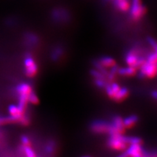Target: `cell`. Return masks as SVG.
Listing matches in <instances>:
<instances>
[{"label":"cell","mask_w":157,"mask_h":157,"mask_svg":"<svg viewBox=\"0 0 157 157\" xmlns=\"http://www.w3.org/2000/svg\"><path fill=\"white\" fill-rule=\"evenodd\" d=\"M17 90L19 100L18 105L23 111L25 112L28 103L29 95L33 91L32 88L28 83H22L17 86Z\"/></svg>","instance_id":"1"},{"label":"cell","mask_w":157,"mask_h":157,"mask_svg":"<svg viewBox=\"0 0 157 157\" xmlns=\"http://www.w3.org/2000/svg\"><path fill=\"white\" fill-rule=\"evenodd\" d=\"M108 145L113 150L117 151H124L129 145L128 137H125L122 134L111 135L108 141Z\"/></svg>","instance_id":"2"},{"label":"cell","mask_w":157,"mask_h":157,"mask_svg":"<svg viewBox=\"0 0 157 157\" xmlns=\"http://www.w3.org/2000/svg\"><path fill=\"white\" fill-rule=\"evenodd\" d=\"M130 11L132 18L137 21L146 14L147 9L143 6L141 0H132Z\"/></svg>","instance_id":"3"},{"label":"cell","mask_w":157,"mask_h":157,"mask_svg":"<svg viewBox=\"0 0 157 157\" xmlns=\"http://www.w3.org/2000/svg\"><path fill=\"white\" fill-rule=\"evenodd\" d=\"M25 73L28 77H33L36 76L37 73V65L31 56H27L24 62Z\"/></svg>","instance_id":"4"},{"label":"cell","mask_w":157,"mask_h":157,"mask_svg":"<svg viewBox=\"0 0 157 157\" xmlns=\"http://www.w3.org/2000/svg\"><path fill=\"white\" fill-rule=\"evenodd\" d=\"M141 73L143 76L153 78L157 74V64L147 62V60L140 67Z\"/></svg>","instance_id":"5"},{"label":"cell","mask_w":157,"mask_h":157,"mask_svg":"<svg viewBox=\"0 0 157 157\" xmlns=\"http://www.w3.org/2000/svg\"><path fill=\"white\" fill-rule=\"evenodd\" d=\"M122 156H132V157H141L145 156V152L144 151L141 144H130L128 148H126V151Z\"/></svg>","instance_id":"6"},{"label":"cell","mask_w":157,"mask_h":157,"mask_svg":"<svg viewBox=\"0 0 157 157\" xmlns=\"http://www.w3.org/2000/svg\"><path fill=\"white\" fill-rule=\"evenodd\" d=\"M91 129L93 132L98 134H109L111 129V124L104 121H96L92 124Z\"/></svg>","instance_id":"7"},{"label":"cell","mask_w":157,"mask_h":157,"mask_svg":"<svg viewBox=\"0 0 157 157\" xmlns=\"http://www.w3.org/2000/svg\"><path fill=\"white\" fill-rule=\"evenodd\" d=\"M125 127L123 124V119L120 117H116L114 118L113 123L111 124V129L109 134H122L124 133Z\"/></svg>","instance_id":"8"},{"label":"cell","mask_w":157,"mask_h":157,"mask_svg":"<svg viewBox=\"0 0 157 157\" xmlns=\"http://www.w3.org/2000/svg\"><path fill=\"white\" fill-rule=\"evenodd\" d=\"M8 111L10 116L21 120L20 124L22 123L23 118L24 116H25V112L23 111L18 105H9Z\"/></svg>","instance_id":"9"},{"label":"cell","mask_w":157,"mask_h":157,"mask_svg":"<svg viewBox=\"0 0 157 157\" xmlns=\"http://www.w3.org/2000/svg\"><path fill=\"white\" fill-rule=\"evenodd\" d=\"M115 6L121 12H127L130 8V3L128 0H115Z\"/></svg>","instance_id":"10"},{"label":"cell","mask_w":157,"mask_h":157,"mask_svg":"<svg viewBox=\"0 0 157 157\" xmlns=\"http://www.w3.org/2000/svg\"><path fill=\"white\" fill-rule=\"evenodd\" d=\"M139 60V57L137 55L135 52H130L127 54L126 56V62L128 66H134L136 67L137 61Z\"/></svg>","instance_id":"11"},{"label":"cell","mask_w":157,"mask_h":157,"mask_svg":"<svg viewBox=\"0 0 157 157\" xmlns=\"http://www.w3.org/2000/svg\"><path fill=\"white\" fill-rule=\"evenodd\" d=\"M119 74L122 76H127L131 77L134 75L136 73V67L134 66H128L126 67L121 68L118 70Z\"/></svg>","instance_id":"12"},{"label":"cell","mask_w":157,"mask_h":157,"mask_svg":"<svg viewBox=\"0 0 157 157\" xmlns=\"http://www.w3.org/2000/svg\"><path fill=\"white\" fill-rule=\"evenodd\" d=\"M105 88L107 95L113 99L115 94L118 92V91L120 90L121 86L118 84H117V83H113V84L110 85L106 86Z\"/></svg>","instance_id":"13"},{"label":"cell","mask_w":157,"mask_h":157,"mask_svg":"<svg viewBox=\"0 0 157 157\" xmlns=\"http://www.w3.org/2000/svg\"><path fill=\"white\" fill-rule=\"evenodd\" d=\"M100 64L102 67H113V66H115L116 62L113 58L105 56L101 58Z\"/></svg>","instance_id":"14"},{"label":"cell","mask_w":157,"mask_h":157,"mask_svg":"<svg viewBox=\"0 0 157 157\" xmlns=\"http://www.w3.org/2000/svg\"><path fill=\"white\" fill-rule=\"evenodd\" d=\"M137 121V117L135 115H132L123 119V124L125 128H131L135 126Z\"/></svg>","instance_id":"15"},{"label":"cell","mask_w":157,"mask_h":157,"mask_svg":"<svg viewBox=\"0 0 157 157\" xmlns=\"http://www.w3.org/2000/svg\"><path fill=\"white\" fill-rule=\"evenodd\" d=\"M129 92L126 88H121L120 90L114 96L113 99L116 101H122L128 96Z\"/></svg>","instance_id":"16"},{"label":"cell","mask_w":157,"mask_h":157,"mask_svg":"<svg viewBox=\"0 0 157 157\" xmlns=\"http://www.w3.org/2000/svg\"><path fill=\"white\" fill-rule=\"evenodd\" d=\"M21 151L24 154L28 157H35L36 156V154L35 151L30 146H25L22 145Z\"/></svg>","instance_id":"17"},{"label":"cell","mask_w":157,"mask_h":157,"mask_svg":"<svg viewBox=\"0 0 157 157\" xmlns=\"http://www.w3.org/2000/svg\"><path fill=\"white\" fill-rule=\"evenodd\" d=\"M28 102L33 105H36L39 103V98L35 92L32 91L28 97Z\"/></svg>","instance_id":"18"},{"label":"cell","mask_w":157,"mask_h":157,"mask_svg":"<svg viewBox=\"0 0 157 157\" xmlns=\"http://www.w3.org/2000/svg\"><path fill=\"white\" fill-rule=\"evenodd\" d=\"M147 61L157 64V54L156 52L151 53L147 59Z\"/></svg>","instance_id":"19"},{"label":"cell","mask_w":157,"mask_h":157,"mask_svg":"<svg viewBox=\"0 0 157 157\" xmlns=\"http://www.w3.org/2000/svg\"><path fill=\"white\" fill-rule=\"evenodd\" d=\"M21 141L22 145H25V146H31V143H30V140L28 138V137L26 136H22L21 137Z\"/></svg>","instance_id":"20"},{"label":"cell","mask_w":157,"mask_h":157,"mask_svg":"<svg viewBox=\"0 0 157 157\" xmlns=\"http://www.w3.org/2000/svg\"><path fill=\"white\" fill-rule=\"evenodd\" d=\"M148 42L149 43V44L151 45V47L154 48L155 52L157 54V42L156 41H155L154 39H152V38H149L148 39Z\"/></svg>","instance_id":"21"},{"label":"cell","mask_w":157,"mask_h":157,"mask_svg":"<svg viewBox=\"0 0 157 157\" xmlns=\"http://www.w3.org/2000/svg\"><path fill=\"white\" fill-rule=\"evenodd\" d=\"M95 83L98 87L103 88L105 86V82L104 81H103V79H101V78H96Z\"/></svg>","instance_id":"22"},{"label":"cell","mask_w":157,"mask_h":157,"mask_svg":"<svg viewBox=\"0 0 157 157\" xmlns=\"http://www.w3.org/2000/svg\"><path fill=\"white\" fill-rule=\"evenodd\" d=\"M92 74L94 75V77L96 78H101V79H103V75L99 72L96 71H92Z\"/></svg>","instance_id":"23"},{"label":"cell","mask_w":157,"mask_h":157,"mask_svg":"<svg viewBox=\"0 0 157 157\" xmlns=\"http://www.w3.org/2000/svg\"><path fill=\"white\" fill-rule=\"evenodd\" d=\"M152 96L155 98V99L157 100V91H154L152 93Z\"/></svg>","instance_id":"24"}]
</instances>
